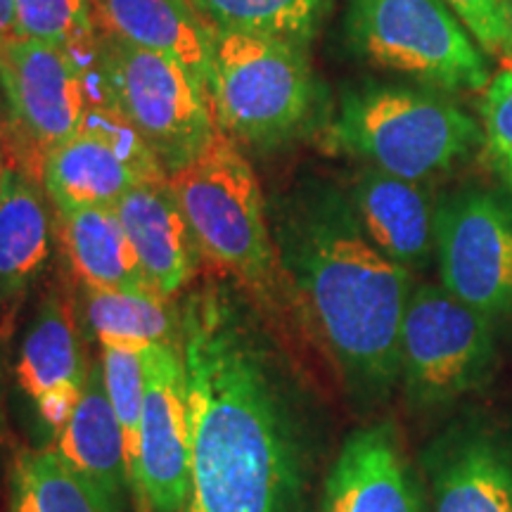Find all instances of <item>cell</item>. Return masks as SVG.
<instances>
[{
	"label": "cell",
	"mask_w": 512,
	"mask_h": 512,
	"mask_svg": "<svg viewBox=\"0 0 512 512\" xmlns=\"http://www.w3.org/2000/svg\"><path fill=\"white\" fill-rule=\"evenodd\" d=\"M60 238L86 290H145L138 254L114 207L57 211Z\"/></svg>",
	"instance_id": "obj_21"
},
{
	"label": "cell",
	"mask_w": 512,
	"mask_h": 512,
	"mask_svg": "<svg viewBox=\"0 0 512 512\" xmlns=\"http://www.w3.org/2000/svg\"><path fill=\"white\" fill-rule=\"evenodd\" d=\"M183 3H188V0H183ZM188 5H190V3H188Z\"/></svg>",
	"instance_id": "obj_35"
},
{
	"label": "cell",
	"mask_w": 512,
	"mask_h": 512,
	"mask_svg": "<svg viewBox=\"0 0 512 512\" xmlns=\"http://www.w3.org/2000/svg\"><path fill=\"white\" fill-rule=\"evenodd\" d=\"M192 491L188 373L181 344L145 349L138 470L131 484L140 512H185Z\"/></svg>",
	"instance_id": "obj_11"
},
{
	"label": "cell",
	"mask_w": 512,
	"mask_h": 512,
	"mask_svg": "<svg viewBox=\"0 0 512 512\" xmlns=\"http://www.w3.org/2000/svg\"><path fill=\"white\" fill-rule=\"evenodd\" d=\"M5 422V392H3V370H0V430Z\"/></svg>",
	"instance_id": "obj_31"
},
{
	"label": "cell",
	"mask_w": 512,
	"mask_h": 512,
	"mask_svg": "<svg viewBox=\"0 0 512 512\" xmlns=\"http://www.w3.org/2000/svg\"><path fill=\"white\" fill-rule=\"evenodd\" d=\"M325 131L337 155L418 183L451 174L484 147L482 124L453 93L408 79L344 86Z\"/></svg>",
	"instance_id": "obj_3"
},
{
	"label": "cell",
	"mask_w": 512,
	"mask_h": 512,
	"mask_svg": "<svg viewBox=\"0 0 512 512\" xmlns=\"http://www.w3.org/2000/svg\"><path fill=\"white\" fill-rule=\"evenodd\" d=\"M5 166H8V159H5V152L0 155V192H3V178H5Z\"/></svg>",
	"instance_id": "obj_32"
},
{
	"label": "cell",
	"mask_w": 512,
	"mask_h": 512,
	"mask_svg": "<svg viewBox=\"0 0 512 512\" xmlns=\"http://www.w3.org/2000/svg\"><path fill=\"white\" fill-rule=\"evenodd\" d=\"M100 91L145 140L166 176L219 133L209 93L171 57L102 34L95 43Z\"/></svg>",
	"instance_id": "obj_8"
},
{
	"label": "cell",
	"mask_w": 512,
	"mask_h": 512,
	"mask_svg": "<svg viewBox=\"0 0 512 512\" xmlns=\"http://www.w3.org/2000/svg\"><path fill=\"white\" fill-rule=\"evenodd\" d=\"M344 41L356 60L446 93H482L491 64L444 0H347Z\"/></svg>",
	"instance_id": "obj_6"
},
{
	"label": "cell",
	"mask_w": 512,
	"mask_h": 512,
	"mask_svg": "<svg viewBox=\"0 0 512 512\" xmlns=\"http://www.w3.org/2000/svg\"><path fill=\"white\" fill-rule=\"evenodd\" d=\"M3 138H5V133H3V126H0V155H3Z\"/></svg>",
	"instance_id": "obj_33"
},
{
	"label": "cell",
	"mask_w": 512,
	"mask_h": 512,
	"mask_svg": "<svg viewBox=\"0 0 512 512\" xmlns=\"http://www.w3.org/2000/svg\"><path fill=\"white\" fill-rule=\"evenodd\" d=\"M38 178L57 211L114 207L138 183L166 178L140 133L112 105H88L79 131L50 147Z\"/></svg>",
	"instance_id": "obj_10"
},
{
	"label": "cell",
	"mask_w": 512,
	"mask_h": 512,
	"mask_svg": "<svg viewBox=\"0 0 512 512\" xmlns=\"http://www.w3.org/2000/svg\"><path fill=\"white\" fill-rule=\"evenodd\" d=\"M209 27L283 38L309 48L330 15L332 0H188Z\"/></svg>",
	"instance_id": "obj_24"
},
{
	"label": "cell",
	"mask_w": 512,
	"mask_h": 512,
	"mask_svg": "<svg viewBox=\"0 0 512 512\" xmlns=\"http://www.w3.org/2000/svg\"><path fill=\"white\" fill-rule=\"evenodd\" d=\"M8 512H119L55 448H19L8 472Z\"/></svg>",
	"instance_id": "obj_23"
},
{
	"label": "cell",
	"mask_w": 512,
	"mask_h": 512,
	"mask_svg": "<svg viewBox=\"0 0 512 512\" xmlns=\"http://www.w3.org/2000/svg\"><path fill=\"white\" fill-rule=\"evenodd\" d=\"M19 38L72 48L95 36L93 5L88 0H15Z\"/></svg>",
	"instance_id": "obj_26"
},
{
	"label": "cell",
	"mask_w": 512,
	"mask_h": 512,
	"mask_svg": "<svg viewBox=\"0 0 512 512\" xmlns=\"http://www.w3.org/2000/svg\"><path fill=\"white\" fill-rule=\"evenodd\" d=\"M192 491L185 512H294L304 458L278 356L230 290L192 294L181 311Z\"/></svg>",
	"instance_id": "obj_1"
},
{
	"label": "cell",
	"mask_w": 512,
	"mask_h": 512,
	"mask_svg": "<svg viewBox=\"0 0 512 512\" xmlns=\"http://www.w3.org/2000/svg\"><path fill=\"white\" fill-rule=\"evenodd\" d=\"M102 34L171 57L207 88L209 27L183 0H95Z\"/></svg>",
	"instance_id": "obj_18"
},
{
	"label": "cell",
	"mask_w": 512,
	"mask_h": 512,
	"mask_svg": "<svg viewBox=\"0 0 512 512\" xmlns=\"http://www.w3.org/2000/svg\"><path fill=\"white\" fill-rule=\"evenodd\" d=\"M88 370L72 309L60 292H48L19 347L17 382L55 432L79 403Z\"/></svg>",
	"instance_id": "obj_16"
},
{
	"label": "cell",
	"mask_w": 512,
	"mask_h": 512,
	"mask_svg": "<svg viewBox=\"0 0 512 512\" xmlns=\"http://www.w3.org/2000/svg\"><path fill=\"white\" fill-rule=\"evenodd\" d=\"M19 38L15 0H0V50Z\"/></svg>",
	"instance_id": "obj_29"
},
{
	"label": "cell",
	"mask_w": 512,
	"mask_h": 512,
	"mask_svg": "<svg viewBox=\"0 0 512 512\" xmlns=\"http://www.w3.org/2000/svg\"><path fill=\"white\" fill-rule=\"evenodd\" d=\"M482 155L498 183L512 190V62L491 76L479 98Z\"/></svg>",
	"instance_id": "obj_27"
},
{
	"label": "cell",
	"mask_w": 512,
	"mask_h": 512,
	"mask_svg": "<svg viewBox=\"0 0 512 512\" xmlns=\"http://www.w3.org/2000/svg\"><path fill=\"white\" fill-rule=\"evenodd\" d=\"M422 456L430 512H512V432L491 415L453 420Z\"/></svg>",
	"instance_id": "obj_13"
},
{
	"label": "cell",
	"mask_w": 512,
	"mask_h": 512,
	"mask_svg": "<svg viewBox=\"0 0 512 512\" xmlns=\"http://www.w3.org/2000/svg\"><path fill=\"white\" fill-rule=\"evenodd\" d=\"M486 57H505L503 0H444Z\"/></svg>",
	"instance_id": "obj_28"
},
{
	"label": "cell",
	"mask_w": 512,
	"mask_h": 512,
	"mask_svg": "<svg viewBox=\"0 0 512 512\" xmlns=\"http://www.w3.org/2000/svg\"><path fill=\"white\" fill-rule=\"evenodd\" d=\"M280 278L358 401L380 403L401 380L399 337L413 273L389 261L347 190L304 176L268 207Z\"/></svg>",
	"instance_id": "obj_2"
},
{
	"label": "cell",
	"mask_w": 512,
	"mask_h": 512,
	"mask_svg": "<svg viewBox=\"0 0 512 512\" xmlns=\"http://www.w3.org/2000/svg\"><path fill=\"white\" fill-rule=\"evenodd\" d=\"M147 349V347H145ZM145 349L136 347H100V368L126 444L128 484L138 470L140 420H143L145 394Z\"/></svg>",
	"instance_id": "obj_25"
},
{
	"label": "cell",
	"mask_w": 512,
	"mask_h": 512,
	"mask_svg": "<svg viewBox=\"0 0 512 512\" xmlns=\"http://www.w3.org/2000/svg\"><path fill=\"white\" fill-rule=\"evenodd\" d=\"M503 22H505V60L512 62V0H503Z\"/></svg>",
	"instance_id": "obj_30"
},
{
	"label": "cell",
	"mask_w": 512,
	"mask_h": 512,
	"mask_svg": "<svg viewBox=\"0 0 512 512\" xmlns=\"http://www.w3.org/2000/svg\"><path fill=\"white\" fill-rule=\"evenodd\" d=\"M0 93L12 126L36 147L38 164L50 147L79 131L88 110L86 81L72 50L31 38L0 50Z\"/></svg>",
	"instance_id": "obj_12"
},
{
	"label": "cell",
	"mask_w": 512,
	"mask_h": 512,
	"mask_svg": "<svg viewBox=\"0 0 512 512\" xmlns=\"http://www.w3.org/2000/svg\"><path fill=\"white\" fill-rule=\"evenodd\" d=\"M41 178L19 164L5 166L0 192V304L41 278L53 252V221Z\"/></svg>",
	"instance_id": "obj_19"
},
{
	"label": "cell",
	"mask_w": 512,
	"mask_h": 512,
	"mask_svg": "<svg viewBox=\"0 0 512 512\" xmlns=\"http://www.w3.org/2000/svg\"><path fill=\"white\" fill-rule=\"evenodd\" d=\"M503 342L441 283H420L401 320V387L415 411H444L494 382Z\"/></svg>",
	"instance_id": "obj_7"
},
{
	"label": "cell",
	"mask_w": 512,
	"mask_h": 512,
	"mask_svg": "<svg viewBox=\"0 0 512 512\" xmlns=\"http://www.w3.org/2000/svg\"><path fill=\"white\" fill-rule=\"evenodd\" d=\"M150 290L174 299L197 268V245L169 176L138 183L114 204Z\"/></svg>",
	"instance_id": "obj_17"
},
{
	"label": "cell",
	"mask_w": 512,
	"mask_h": 512,
	"mask_svg": "<svg viewBox=\"0 0 512 512\" xmlns=\"http://www.w3.org/2000/svg\"><path fill=\"white\" fill-rule=\"evenodd\" d=\"M83 306L100 347H136L181 344V311L171 299L150 290H86Z\"/></svg>",
	"instance_id": "obj_22"
},
{
	"label": "cell",
	"mask_w": 512,
	"mask_h": 512,
	"mask_svg": "<svg viewBox=\"0 0 512 512\" xmlns=\"http://www.w3.org/2000/svg\"><path fill=\"white\" fill-rule=\"evenodd\" d=\"M439 283L512 347V190L465 183L437 202Z\"/></svg>",
	"instance_id": "obj_9"
},
{
	"label": "cell",
	"mask_w": 512,
	"mask_h": 512,
	"mask_svg": "<svg viewBox=\"0 0 512 512\" xmlns=\"http://www.w3.org/2000/svg\"><path fill=\"white\" fill-rule=\"evenodd\" d=\"M197 252L254 299H273L280 278L264 192L238 143L219 131L195 159L169 174Z\"/></svg>",
	"instance_id": "obj_5"
},
{
	"label": "cell",
	"mask_w": 512,
	"mask_h": 512,
	"mask_svg": "<svg viewBox=\"0 0 512 512\" xmlns=\"http://www.w3.org/2000/svg\"><path fill=\"white\" fill-rule=\"evenodd\" d=\"M320 512H425L420 482L392 425L349 434L325 479Z\"/></svg>",
	"instance_id": "obj_14"
},
{
	"label": "cell",
	"mask_w": 512,
	"mask_h": 512,
	"mask_svg": "<svg viewBox=\"0 0 512 512\" xmlns=\"http://www.w3.org/2000/svg\"><path fill=\"white\" fill-rule=\"evenodd\" d=\"M347 195L368 240L408 273H425L437 259V202L430 183L408 181L361 166Z\"/></svg>",
	"instance_id": "obj_15"
},
{
	"label": "cell",
	"mask_w": 512,
	"mask_h": 512,
	"mask_svg": "<svg viewBox=\"0 0 512 512\" xmlns=\"http://www.w3.org/2000/svg\"><path fill=\"white\" fill-rule=\"evenodd\" d=\"M207 93L219 131L264 152L316 131L325 110L309 48L249 31L209 27Z\"/></svg>",
	"instance_id": "obj_4"
},
{
	"label": "cell",
	"mask_w": 512,
	"mask_h": 512,
	"mask_svg": "<svg viewBox=\"0 0 512 512\" xmlns=\"http://www.w3.org/2000/svg\"><path fill=\"white\" fill-rule=\"evenodd\" d=\"M88 3H91V5H93V3H95V0H88Z\"/></svg>",
	"instance_id": "obj_34"
},
{
	"label": "cell",
	"mask_w": 512,
	"mask_h": 512,
	"mask_svg": "<svg viewBox=\"0 0 512 512\" xmlns=\"http://www.w3.org/2000/svg\"><path fill=\"white\" fill-rule=\"evenodd\" d=\"M53 448L64 463L98 486L100 494L119 508L124 491H131L126 444L100 366L88 370L81 399L69 420L57 430Z\"/></svg>",
	"instance_id": "obj_20"
}]
</instances>
